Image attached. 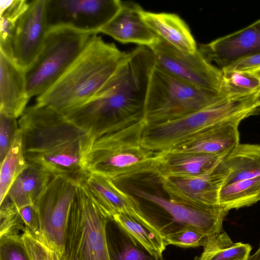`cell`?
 I'll use <instances>...</instances> for the list:
<instances>
[{
    "instance_id": "cell-1",
    "label": "cell",
    "mask_w": 260,
    "mask_h": 260,
    "mask_svg": "<svg viewBox=\"0 0 260 260\" xmlns=\"http://www.w3.org/2000/svg\"><path fill=\"white\" fill-rule=\"evenodd\" d=\"M154 66L151 50L139 46L126 53L116 71L93 97L64 115L86 133L89 142L143 120Z\"/></svg>"
},
{
    "instance_id": "cell-2",
    "label": "cell",
    "mask_w": 260,
    "mask_h": 260,
    "mask_svg": "<svg viewBox=\"0 0 260 260\" xmlns=\"http://www.w3.org/2000/svg\"><path fill=\"white\" fill-rule=\"evenodd\" d=\"M28 164L37 165L52 176L81 182L88 175L84 158L89 144L86 133L62 113L36 103L18 121Z\"/></svg>"
},
{
    "instance_id": "cell-3",
    "label": "cell",
    "mask_w": 260,
    "mask_h": 260,
    "mask_svg": "<svg viewBox=\"0 0 260 260\" xmlns=\"http://www.w3.org/2000/svg\"><path fill=\"white\" fill-rule=\"evenodd\" d=\"M126 53L96 34L64 75L37 97L36 104L64 115L90 100L113 75Z\"/></svg>"
},
{
    "instance_id": "cell-4",
    "label": "cell",
    "mask_w": 260,
    "mask_h": 260,
    "mask_svg": "<svg viewBox=\"0 0 260 260\" xmlns=\"http://www.w3.org/2000/svg\"><path fill=\"white\" fill-rule=\"evenodd\" d=\"M144 119L91 141L84 164L88 174L97 173L119 184L146 175H156L161 155L141 143Z\"/></svg>"
},
{
    "instance_id": "cell-5",
    "label": "cell",
    "mask_w": 260,
    "mask_h": 260,
    "mask_svg": "<svg viewBox=\"0 0 260 260\" xmlns=\"http://www.w3.org/2000/svg\"><path fill=\"white\" fill-rule=\"evenodd\" d=\"M255 95L224 99L172 121L145 125L141 143L146 148L160 153L208 128L229 121H241L253 114Z\"/></svg>"
},
{
    "instance_id": "cell-6",
    "label": "cell",
    "mask_w": 260,
    "mask_h": 260,
    "mask_svg": "<svg viewBox=\"0 0 260 260\" xmlns=\"http://www.w3.org/2000/svg\"><path fill=\"white\" fill-rule=\"evenodd\" d=\"M84 181V180H83ZM80 182L72 202L60 260H110L106 226L110 217Z\"/></svg>"
},
{
    "instance_id": "cell-7",
    "label": "cell",
    "mask_w": 260,
    "mask_h": 260,
    "mask_svg": "<svg viewBox=\"0 0 260 260\" xmlns=\"http://www.w3.org/2000/svg\"><path fill=\"white\" fill-rule=\"evenodd\" d=\"M219 93L198 87L154 66L145 104V125L172 121L219 102Z\"/></svg>"
},
{
    "instance_id": "cell-8",
    "label": "cell",
    "mask_w": 260,
    "mask_h": 260,
    "mask_svg": "<svg viewBox=\"0 0 260 260\" xmlns=\"http://www.w3.org/2000/svg\"><path fill=\"white\" fill-rule=\"evenodd\" d=\"M94 35L66 27L49 30L39 53L25 70L29 98L38 97L52 86L76 61Z\"/></svg>"
},
{
    "instance_id": "cell-9",
    "label": "cell",
    "mask_w": 260,
    "mask_h": 260,
    "mask_svg": "<svg viewBox=\"0 0 260 260\" xmlns=\"http://www.w3.org/2000/svg\"><path fill=\"white\" fill-rule=\"evenodd\" d=\"M128 188L134 196L153 204L164 213L165 217L155 226L164 238L188 227L196 228L207 236L223 231V221L229 212L220 206H195L132 185Z\"/></svg>"
},
{
    "instance_id": "cell-10",
    "label": "cell",
    "mask_w": 260,
    "mask_h": 260,
    "mask_svg": "<svg viewBox=\"0 0 260 260\" xmlns=\"http://www.w3.org/2000/svg\"><path fill=\"white\" fill-rule=\"evenodd\" d=\"M79 182L62 176H52L35 204L41 236L59 257L63 253L70 210Z\"/></svg>"
},
{
    "instance_id": "cell-11",
    "label": "cell",
    "mask_w": 260,
    "mask_h": 260,
    "mask_svg": "<svg viewBox=\"0 0 260 260\" xmlns=\"http://www.w3.org/2000/svg\"><path fill=\"white\" fill-rule=\"evenodd\" d=\"M119 0H45L48 31L66 27L96 34L117 14Z\"/></svg>"
},
{
    "instance_id": "cell-12",
    "label": "cell",
    "mask_w": 260,
    "mask_h": 260,
    "mask_svg": "<svg viewBox=\"0 0 260 260\" xmlns=\"http://www.w3.org/2000/svg\"><path fill=\"white\" fill-rule=\"evenodd\" d=\"M149 49L156 67L189 84L219 93L222 70L209 62L198 49L192 54L185 53L160 38Z\"/></svg>"
},
{
    "instance_id": "cell-13",
    "label": "cell",
    "mask_w": 260,
    "mask_h": 260,
    "mask_svg": "<svg viewBox=\"0 0 260 260\" xmlns=\"http://www.w3.org/2000/svg\"><path fill=\"white\" fill-rule=\"evenodd\" d=\"M222 160L198 175L158 179L171 199L195 206H220L219 193L229 173Z\"/></svg>"
},
{
    "instance_id": "cell-14",
    "label": "cell",
    "mask_w": 260,
    "mask_h": 260,
    "mask_svg": "<svg viewBox=\"0 0 260 260\" xmlns=\"http://www.w3.org/2000/svg\"><path fill=\"white\" fill-rule=\"evenodd\" d=\"M48 32L45 0L30 1L20 17L13 43V60L26 69L39 53Z\"/></svg>"
},
{
    "instance_id": "cell-15",
    "label": "cell",
    "mask_w": 260,
    "mask_h": 260,
    "mask_svg": "<svg viewBox=\"0 0 260 260\" xmlns=\"http://www.w3.org/2000/svg\"><path fill=\"white\" fill-rule=\"evenodd\" d=\"M198 49L209 62L213 61L221 69L260 52V19L240 30L201 44Z\"/></svg>"
},
{
    "instance_id": "cell-16",
    "label": "cell",
    "mask_w": 260,
    "mask_h": 260,
    "mask_svg": "<svg viewBox=\"0 0 260 260\" xmlns=\"http://www.w3.org/2000/svg\"><path fill=\"white\" fill-rule=\"evenodd\" d=\"M83 182L92 199L110 217L123 213L149 224L143 214L138 199L123 191L110 179L97 173H90Z\"/></svg>"
},
{
    "instance_id": "cell-17",
    "label": "cell",
    "mask_w": 260,
    "mask_h": 260,
    "mask_svg": "<svg viewBox=\"0 0 260 260\" xmlns=\"http://www.w3.org/2000/svg\"><path fill=\"white\" fill-rule=\"evenodd\" d=\"M143 10L135 3L122 2L119 12L100 32L122 43H135L150 48L159 38L142 18Z\"/></svg>"
},
{
    "instance_id": "cell-18",
    "label": "cell",
    "mask_w": 260,
    "mask_h": 260,
    "mask_svg": "<svg viewBox=\"0 0 260 260\" xmlns=\"http://www.w3.org/2000/svg\"><path fill=\"white\" fill-rule=\"evenodd\" d=\"M241 122L229 121L208 128L167 151L226 155L240 143L238 127Z\"/></svg>"
},
{
    "instance_id": "cell-19",
    "label": "cell",
    "mask_w": 260,
    "mask_h": 260,
    "mask_svg": "<svg viewBox=\"0 0 260 260\" xmlns=\"http://www.w3.org/2000/svg\"><path fill=\"white\" fill-rule=\"evenodd\" d=\"M30 99L25 70L0 52V113L17 118L23 113Z\"/></svg>"
},
{
    "instance_id": "cell-20",
    "label": "cell",
    "mask_w": 260,
    "mask_h": 260,
    "mask_svg": "<svg viewBox=\"0 0 260 260\" xmlns=\"http://www.w3.org/2000/svg\"><path fill=\"white\" fill-rule=\"evenodd\" d=\"M141 17L149 28L160 39L185 53H195L198 47L189 28L178 15L154 13L143 10Z\"/></svg>"
},
{
    "instance_id": "cell-21",
    "label": "cell",
    "mask_w": 260,
    "mask_h": 260,
    "mask_svg": "<svg viewBox=\"0 0 260 260\" xmlns=\"http://www.w3.org/2000/svg\"><path fill=\"white\" fill-rule=\"evenodd\" d=\"M159 153L161 158L155 175L158 179L200 175L221 161L226 155L187 153L171 151Z\"/></svg>"
},
{
    "instance_id": "cell-22",
    "label": "cell",
    "mask_w": 260,
    "mask_h": 260,
    "mask_svg": "<svg viewBox=\"0 0 260 260\" xmlns=\"http://www.w3.org/2000/svg\"><path fill=\"white\" fill-rule=\"evenodd\" d=\"M52 176L40 166L28 164L12 184L7 196L18 210L35 205Z\"/></svg>"
},
{
    "instance_id": "cell-23",
    "label": "cell",
    "mask_w": 260,
    "mask_h": 260,
    "mask_svg": "<svg viewBox=\"0 0 260 260\" xmlns=\"http://www.w3.org/2000/svg\"><path fill=\"white\" fill-rule=\"evenodd\" d=\"M110 260H164L162 254L150 253L112 218L106 226Z\"/></svg>"
},
{
    "instance_id": "cell-24",
    "label": "cell",
    "mask_w": 260,
    "mask_h": 260,
    "mask_svg": "<svg viewBox=\"0 0 260 260\" xmlns=\"http://www.w3.org/2000/svg\"><path fill=\"white\" fill-rule=\"evenodd\" d=\"M222 161L229 172L225 185L259 177L260 145L239 143Z\"/></svg>"
},
{
    "instance_id": "cell-25",
    "label": "cell",
    "mask_w": 260,
    "mask_h": 260,
    "mask_svg": "<svg viewBox=\"0 0 260 260\" xmlns=\"http://www.w3.org/2000/svg\"><path fill=\"white\" fill-rule=\"evenodd\" d=\"M203 247L194 260H248L252 249L249 244L233 242L224 231L209 236Z\"/></svg>"
},
{
    "instance_id": "cell-26",
    "label": "cell",
    "mask_w": 260,
    "mask_h": 260,
    "mask_svg": "<svg viewBox=\"0 0 260 260\" xmlns=\"http://www.w3.org/2000/svg\"><path fill=\"white\" fill-rule=\"evenodd\" d=\"M260 201V176L225 185L219 195V204L224 210L251 206Z\"/></svg>"
},
{
    "instance_id": "cell-27",
    "label": "cell",
    "mask_w": 260,
    "mask_h": 260,
    "mask_svg": "<svg viewBox=\"0 0 260 260\" xmlns=\"http://www.w3.org/2000/svg\"><path fill=\"white\" fill-rule=\"evenodd\" d=\"M112 218L150 253L162 254L165 250L167 245L164 237L150 224L123 213Z\"/></svg>"
},
{
    "instance_id": "cell-28",
    "label": "cell",
    "mask_w": 260,
    "mask_h": 260,
    "mask_svg": "<svg viewBox=\"0 0 260 260\" xmlns=\"http://www.w3.org/2000/svg\"><path fill=\"white\" fill-rule=\"evenodd\" d=\"M28 166L23 153L22 131L19 128L10 150L1 163L0 204L16 179Z\"/></svg>"
},
{
    "instance_id": "cell-29",
    "label": "cell",
    "mask_w": 260,
    "mask_h": 260,
    "mask_svg": "<svg viewBox=\"0 0 260 260\" xmlns=\"http://www.w3.org/2000/svg\"><path fill=\"white\" fill-rule=\"evenodd\" d=\"M30 1H1L0 50L13 60V43L18 22Z\"/></svg>"
},
{
    "instance_id": "cell-30",
    "label": "cell",
    "mask_w": 260,
    "mask_h": 260,
    "mask_svg": "<svg viewBox=\"0 0 260 260\" xmlns=\"http://www.w3.org/2000/svg\"><path fill=\"white\" fill-rule=\"evenodd\" d=\"M222 70L219 93L227 99L246 98L260 91V80L250 71Z\"/></svg>"
},
{
    "instance_id": "cell-31",
    "label": "cell",
    "mask_w": 260,
    "mask_h": 260,
    "mask_svg": "<svg viewBox=\"0 0 260 260\" xmlns=\"http://www.w3.org/2000/svg\"><path fill=\"white\" fill-rule=\"evenodd\" d=\"M0 205V238L22 235L26 226L17 207L8 196Z\"/></svg>"
},
{
    "instance_id": "cell-32",
    "label": "cell",
    "mask_w": 260,
    "mask_h": 260,
    "mask_svg": "<svg viewBox=\"0 0 260 260\" xmlns=\"http://www.w3.org/2000/svg\"><path fill=\"white\" fill-rule=\"evenodd\" d=\"M209 236L199 230L188 227L167 235L164 237L166 245L183 248L204 246Z\"/></svg>"
},
{
    "instance_id": "cell-33",
    "label": "cell",
    "mask_w": 260,
    "mask_h": 260,
    "mask_svg": "<svg viewBox=\"0 0 260 260\" xmlns=\"http://www.w3.org/2000/svg\"><path fill=\"white\" fill-rule=\"evenodd\" d=\"M22 237L30 260H54V252L41 236L25 226Z\"/></svg>"
},
{
    "instance_id": "cell-34",
    "label": "cell",
    "mask_w": 260,
    "mask_h": 260,
    "mask_svg": "<svg viewBox=\"0 0 260 260\" xmlns=\"http://www.w3.org/2000/svg\"><path fill=\"white\" fill-rule=\"evenodd\" d=\"M22 236L0 238V260H30Z\"/></svg>"
},
{
    "instance_id": "cell-35",
    "label": "cell",
    "mask_w": 260,
    "mask_h": 260,
    "mask_svg": "<svg viewBox=\"0 0 260 260\" xmlns=\"http://www.w3.org/2000/svg\"><path fill=\"white\" fill-rule=\"evenodd\" d=\"M17 118L0 113V162L3 161L12 145L19 128Z\"/></svg>"
},
{
    "instance_id": "cell-36",
    "label": "cell",
    "mask_w": 260,
    "mask_h": 260,
    "mask_svg": "<svg viewBox=\"0 0 260 260\" xmlns=\"http://www.w3.org/2000/svg\"><path fill=\"white\" fill-rule=\"evenodd\" d=\"M19 212L25 226L36 235L41 236L40 223L36 205L26 206L19 210Z\"/></svg>"
},
{
    "instance_id": "cell-37",
    "label": "cell",
    "mask_w": 260,
    "mask_h": 260,
    "mask_svg": "<svg viewBox=\"0 0 260 260\" xmlns=\"http://www.w3.org/2000/svg\"><path fill=\"white\" fill-rule=\"evenodd\" d=\"M259 67H260V52L240 58L221 70L250 71Z\"/></svg>"
},
{
    "instance_id": "cell-38",
    "label": "cell",
    "mask_w": 260,
    "mask_h": 260,
    "mask_svg": "<svg viewBox=\"0 0 260 260\" xmlns=\"http://www.w3.org/2000/svg\"><path fill=\"white\" fill-rule=\"evenodd\" d=\"M255 110L253 115L260 113V91L257 93L254 99Z\"/></svg>"
},
{
    "instance_id": "cell-39",
    "label": "cell",
    "mask_w": 260,
    "mask_h": 260,
    "mask_svg": "<svg viewBox=\"0 0 260 260\" xmlns=\"http://www.w3.org/2000/svg\"><path fill=\"white\" fill-rule=\"evenodd\" d=\"M248 260H260V245L258 250L252 255H250Z\"/></svg>"
},
{
    "instance_id": "cell-40",
    "label": "cell",
    "mask_w": 260,
    "mask_h": 260,
    "mask_svg": "<svg viewBox=\"0 0 260 260\" xmlns=\"http://www.w3.org/2000/svg\"><path fill=\"white\" fill-rule=\"evenodd\" d=\"M254 75H255L260 80V67L250 71Z\"/></svg>"
},
{
    "instance_id": "cell-41",
    "label": "cell",
    "mask_w": 260,
    "mask_h": 260,
    "mask_svg": "<svg viewBox=\"0 0 260 260\" xmlns=\"http://www.w3.org/2000/svg\"><path fill=\"white\" fill-rule=\"evenodd\" d=\"M54 260H60L58 256L54 252Z\"/></svg>"
}]
</instances>
